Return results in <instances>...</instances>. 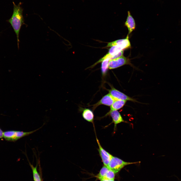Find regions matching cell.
Instances as JSON below:
<instances>
[{"label":"cell","mask_w":181,"mask_h":181,"mask_svg":"<svg viewBox=\"0 0 181 181\" xmlns=\"http://www.w3.org/2000/svg\"><path fill=\"white\" fill-rule=\"evenodd\" d=\"M13 10L11 17L8 21L10 23L16 35L18 48L19 47V34L22 26L24 24V19L23 16V8L21 7L22 3L20 2L16 5L14 2Z\"/></svg>","instance_id":"obj_1"},{"label":"cell","mask_w":181,"mask_h":181,"mask_svg":"<svg viewBox=\"0 0 181 181\" xmlns=\"http://www.w3.org/2000/svg\"><path fill=\"white\" fill-rule=\"evenodd\" d=\"M42 126L37 129L29 132L8 130L4 132L3 138L6 141L15 142L25 136L29 135L40 128Z\"/></svg>","instance_id":"obj_2"},{"label":"cell","mask_w":181,"mask_h":181,"mask_svg":"<svg viewBox=\"0 0 181 181\" xmlns=\"http://www.w3.org/2000/svg\"><path fill=\"white\" fill-rule=\"evenodd\" d=\"M139 162H129L125 161L121 159L113 156L108 167L115 173L119 172L125 166L127 165L135 164Z\"/></svg>","instance_id":"obj_3"},{"label":"cell","mask_w":181,"mask_h":181,"mask_svg":"<svg viewBox=\"0 0 181 181\" xmlns=\"http://www.w3.org/2000/svg\"><path fill=\"white\" fill-rule=\"evenodd\" d=\"M96 138L99 147L98 150L99 155L104 165L108 167L113 156L102 147L96 136Z\"/></svg>","instance_id":"obj_4"},{"label":"cell","mask_w":181,"mask_h":181,"mask_svg":"<svg viewBox=\"0 0 181 181\" xmlns=\"http://www.w3.org/2000/svg\"><path fill=\"white\" fill-rule=\"evenodd\" d=\"M129 61L127 58L122 56L109 61L108 68L110 69H115L125 64H129Z\"/></svg>","instance_id":"obj_5"},{"label":"cell","mask_w":181,"mask_h":181,"mask_svg":"<svg viewBox=\"0 0 181 181\" xmlns=\"http://www.w3.org/2000/svg\"><path fill=\"white\" fill-rule=\"evenodd\" d=\"M109 94L115 100L135 101L134 99L116 89L113 87L109 90Z\"/></svg>","instance_id":"obj_6"},{"label":"cell","mask_w":181,"mask_h":181,"mask_svg":"<svg viewBox=\"0 0 181 181\" xmlns=\"http://www.w3.org/2000/svg\"><path fill=\"white\" fill-rule=\"evenodd\" d=\"M115 100L113 97L109 93L108 94L103 96L97 103L92 105L93 108L94 110L98 106L102 105L111 106Z\"/></svg>","instance_id":"obj_7"},{"label":"cell","mask_w":181,"mask_h":181,"mask_svg":"<svg viewBox=\"0 0 181 181\" xmlns=\"http://www.w3.org/2000/svg\"><path fill=\"white\" fill-rule=\"evenodd\" d=\"M109 115L112 118V122L114 124L115 127H116L117 124L124 122L120 113L117 110H110L105 116Z\"/></svg>","instance_id":"obj_8"},{"label":"cell","mask_w":181,"mask_h":181,"mask_svg":"<svg viewBox=\"0 0 181 181\" xmlns=\"http://www.w3.org/2000/svg\"><path fill=\"white\" fill-rule=\"evenodd\" d=\"M127 37L125 39L118 40L109 43L107 46V47H112L116 45H119L123 47L124 49L130 48L131 45Z\"/></svg>","instance_id":"obj_9"},{"label":"cell","mask_w":181,"mask_h":181,"mask_svg":"<svg viewBox=\"0 0 181 181\" xmlns=\"http://www.w3.org/2000/svg\"><path fill=\"white\" fill-rule=\"evenodd\" d=\"M128 30V35L134 30L135 28V20L129 11H127V16L126 20L125 23Z\"/></svg>","instance_id":"obj_10"},{"label":"cell","mask_w":181,"mask_h":181,"mask_svg":"<svg viewBox=\"0 0 181 181\" xmlns=\"http://www.w3.org/2000/svg\"><path fill=\"white\" fill-rule=\"evenodd\" d=\"M82 115L83 118L88 122L94 123V115L93 111L90 109L85 108L82 111Z\"/></svg>","instance_id":"obj_11"},{"label":"cell","mask_w":181,"mask_h":181,"mask_svg":"<svg viewBox=\"0 0 181 181\" xmlns=\"http://www.w3.org/2000/svg\"><path fill=\"white\" fill-rule=\"evenodd\" d=\"M126 101L115 100L110 107V111L117 110L122 108L125 105Z\"/></svg>","instance_id":"obj_12"},{"label":"cell","mask_w":181,"mask_h":181,"mask_svg":"<svg viewBox=\"0 0 181 181\" xmlns=\"http://www.w3.org/2000/svg\"><path fill=\"white\" fill-rule=\"evenodd\" d=\"M124 49L122 46L116 45L112 47L109 49L108 54L112 56H115Z\"/></svg>","instance_id":"obj_13"},{"label":"cell","mask_w":181,"mask_h":181,"mask_svg":"<svg viewBox=\"0 0 181 181\" xmlns=\"http://www.w3.org/2000/svg\"><path fill=\"white\" fill-rule=\"evenodd\" d=\"M109 60L105 59L102 61L101 66V70L103 76H105L106 74L108 68V64Z\"/></svg>","instance_id":"obj_14"},{"label":"cell","mask_w":181,"mask_h":181,"mask_svg":"<svg viewBox=\"0 0 181 181\" xmlns=\"http://www.w3.org/2000/svg\"><path fill=\"white\" fill-rule=\"evenodd\" d=\"M109 169L107 167L104 165L97 175V177L99 180L104 178Z\"/></svg>","instance_id":"obj_15"},{"label":"cell","mask_w":181,"mask_h":181,"mask_svg":"<svg viewBox=\"0 0 181 181\" xmlns=\"http://www.w3.org/2000/svg\"><path fill=\"white\" fill-rule=\"evenodd\" d=\"M30 165L32 169L34 181H41L40 175L37 170V166L34 167L30 163Z\"/></svg>","instance_id":"obj_16"},{"label":"cell","mask_w":181,"mask_h":181,"mask_svg":"<svg viewBox=\"0 0 181 181\" xmlns=\"http://www.w3.org/2000/svg\"><path fill=\"white\" fill-rule=\"evenodd\" d=\"M115 173L112 170L109 169L104 178L110 180H114Z\"/></svg>","instance_id":"obj_17"},{"label":"cell","mask_w":181,"mask_h":181,"mask_svg":"<svg viewBox=\"0 0 181 181\" xmlns=\"http://www.w3.org/2000/svg\"><path fill=\"white\" fill-rule=\"evenodd\" d=\"M4 132L0 128V139L3 137Z\"/></svg>","instance_id":"obj_18"},{"label":"cell","mask_w":181,"mask_h":181,"mask_svg":"<svg viewBox=\"0 0 181 181\" xmlns=\"http://www.w3.org/2000/svg\"><path fill=\"white\" fill-rule=\"evenodd\" d=\"M100 181H114V180H110L107 179H100Z\"/></svg>","instance_id":"obj_19"}]
</instances>
